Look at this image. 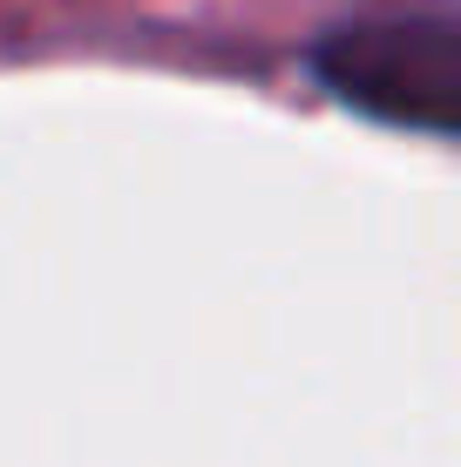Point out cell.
Returning a JSON list of instances; mask_svg holds the SVG:
<instances>
[{
  "mask_svg": "<svg viewBox=\"0 0 461 467\" xmlns=\"http://www.w3.org/2000/svg\"><path fill=\"white\" fill-rule=\"evenodd\" d=\"M320 82L373 122L455 136L461 129V21L455 14H380L332 27L312 55Z\"/></svg>",
  "mask_w": 461,
  "mask_h": 467,
  "instance_id": "obj_1",
  "label": "cell"
}]
</instances>
